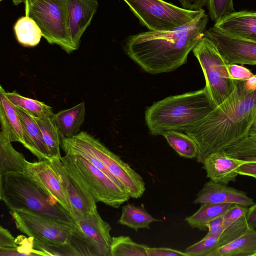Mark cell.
<instances>
[{"mask_svg":"<svg viewBox=\"0 0 256 256\" xmlns=\"http://www.w3.org/2000/svg\"><path fill=\"white\" fill-rule=\"evenodd\" d=\"M248 207L233 204L222 216L224 230L232 223L246 214Z\"/></svg>","mask_w":256,"mask_h":256,"instance_id":"cell-36","label":"cell"},{"mask_svg":"<svg viewBox=\"0 0 256 256\" xmlns=\"http://www.w3.org/2000/svg\"><path fill=\"white\" fill-rule=\"evenodd\" d=\"M28 0H12L13 4L18 6L22 2L24 3Z\"/></svg>","mask_w":256,"mask_h":256,"instance_id":"cell-44","label":"cell"},{"mask_svg":"<svg viewBox=\"0 0 256 256\" xmlns=\"http://www.w3.org/2000/svg\"><path fill=\"white\" fill-rule=\"evenodd\" d=\"M14 30L18 42L26 47L37 46L42 36V30L36 22L27 16L18 19Z\"/></svg>","mask_w":256,"mask_h":256,"instance_id":"cell-27","label":"cell"},{"mask_svg":"<svg viewBox=\"0 0 256 256\" xmlns=\"http://www.w3.org/2000/svg\"><path fill=\"white\" fill-rule=\"evenodd\" d=\"M204 36L216 45L227 64L256 65V42L226 34L214 26Z\"/></svg>","mask_w":256,"mask_h":256,"instance_id":"cell-11","label":"cell"},{"mask_svg":"<svg viewBox=\"0 0 256 256\" xmlns=\"http://www.w3.org/2000/svg\"><path fill=\"white\" fill-rule=\"evenodd\" d=\"M256 120V74L238 81L232 94L207 115L183 132L196 142V159L202 163L210 154L248 136Z\"/></svg>","mask_w":256,"mask_h":256,"instance_id":"cell-1","label":"cell"},{"mask_svg":"<svg viewBox=\"0 0 256 256\" xmlns=\"http://www.w3.org/2000/svg\"><path fill=\"white\" fill-rule=\"evenodd\" d=\"M0 198L10 210H28L76 227L70 212L24 173L11 172L0 176Z\"/></svg>","mask_w":256,"mask_h":256,"instance_id":"cell-4","label":"cell"},{"mask_svg":"<svg viewBox=\"0 0 256 256\" xmlns=\"http://www.w3.org/2000/svg\"><path fill=\"white\" fill-rule=\"evenodd\" d=\"M214 26L230 36L256 42V12H234Z\"/></svg>","mask_w":256,"mask_h":256,"instance_id":"cell-18","label":"cell"},{"mask_svg":"<svg viewBox=\"0 0 256 256\" xmlns=\"http://www.w3.org/2000/svg\"><path fill=\"white\" fill-rule=\"evenodd\" d=\"M182 8L190 10H198L206 4L207 0H178Z\"/></svg>","mask_w":256,"mask_h":256,"instance_id":"cell-41","label":"cell"},{"mask_svg":"<svg viewBox=\"0 0 256 256\" xmlns=\"http://www.w3.org/2000/svg\"><path fill=\"white\" fill-rule=\"evenodd\" d=\"M249 136H250L254 137V138H256V134H252V135H250Z\"/></svg>","mask_w":256,"mask_h":256,"instance_id":"cell-45","label":"cell"},{"mask_svg":"<svg viewBox=\"0 0 256 256\" xmlns=\"http://www.w3.org/2000/svg\"><path fill=\"white\" fill-rule=\"evenodd\" d=\"M254 123H256V122H254Z\"/></svg>","mask_w":256,"mask_h":256,"instance_id":"cell-47","label":"cell"},{"mask_svg":"<svg viewBox=\"0 0 256 256\" xmlns=\"http://www.w3.org/2000/svg\"><path fill=\"white\" fill-rule=\"evenodd\" d=\"M208 16L204 11L174 30H149L130 36L124 46V50L150 74L174 71L186 64L189 53L204 36Z\"/></svg>","mask_w":256,"mask_h":256,"instance_id":"cell-2","label":"cell"},{"mask_svg":"<svg viewBox=\"0 0 256 256\" xmlns=\"http://www.w3.org/2000/svg\"><path fill=\"white\" fill-rule=\"evenodd\" d=\"M192 51L200 64L206 81L204 88L215 108L232 94L238 81L230 78L228 64L208 38H202Z\"/></svg>","mask_w":256,"mask_h":256,"instance_id":"cell-8","label":"cell"},{"mask_svg":"<svg viewBox=\"0 0 256 256\" xmlns=\"http://www.w3.org/2000/svg\"><path fill=\"white\" fill-rule=\"evenodd\" d=\"M7 138L0 134V176L7 173H24L28 161L16 150Z\"/></svg>","mask_w":256,"mask_h":256,"instance_id":"cell-22","label":"cell"},{"mask_svg":"<svg viewBox=\"0 0 256 256\" xmlns=\"http://www.w3.org/2000/svg\"><path fill=\"white\" fill-rule=\"evenodd\" d=\"M18 246L16 238L10 232L2 226L0 227V248L4 250V256H12L13 252Z\"/></svg>","mask_w":256,"mask_h":256,"instance_id":"cell-35","label":"cell"},{"mask_svg":"<svg viewBox=\"0 0 256 256\" xmlns=\"http://www.w3.org/2000/svg\"><path fill=\"white\" fill-rule=\"evenodd\" d=\"M66 2L71 38L77 50L82 36L90 24L98 4V0H66Z\"/></svg>","mask_w":256,"mask_h":256,"instance_id":"cell-16","label":"cell"},{"mask_svg":"<svg viewBox=\"0 0 256 256\" xmlns=\"http://www.w3.org/2000/svg\"><path fill=\"white\" fill-rule=\"evenodd\" d=\"M6 90L0 87V134L4 136L11 142H24L22 126L16 106L7 98Z\"/></svg>","mask_w":256,"mask_h":256,"instance_id":"cell-19","label":"cell"},{"mask_svg":"<svg viewBox=\"0 0 256 256\" xmlns=\"http://www.w3.org/2000/svg\"><path fill=\"white\" fill-rule=\"evenodd\" d=\"M61 158H51L50 160L70 200L72 217L84 216L97 210L96 202Z\"/></svg>","mask_w":256,"mask_h":256,"instance_id":"cell-12","label":"cell"},{"mask_svg":"<svg viewBox=\"0 0 256 256\" xmlns=\"http://www.w3.org/2000/svg\"><path fill=\"white\" fill-rule=\"evenodd\" d=\"M256 230L251 229L230 243L213 251L209 256H255Z\"/></svg>","mask_w":256,"mask_h":256,"instance_id":"cell-23","label":"cell"},{"mask_svg":"<svg viewBox=\"0 0 256 256\" xmlns=\"http://www.w3.org/2000/svg\"><path fill=\"white\" fill-rule=\"evenodd\" d=\"M61 144L84 150L98 158L120 182L130 198H140L145 192L146 184L142 176L86 132H80L70 138H62Z\"/></svg>","mask_w":256,"mask_h":256,"instance_id":"cell-6","label":"cell"},{"mask_svg":"<svg viewBox=\"0 0 256 256\" xmlns=\"http://www.w3.org/2000/svg\"><path fill=\"white\" fill-rule=\"evenodd\" d=\"M10 214L20 231L46 244H69L76 228L26 210H10Z\"/></svg>","mask_w":256,"mask_h":256,"instance_id":"cell-10","label":"cell"},{"mask_svg":"<svg viewBox=\"0 0 256 256\" xmlns=\"http://www.w3.org/2000/svg\"><path fill=\"white\" fill-rule=\"evenodd\" d=\"M158 221V220L152 216L143 206L128 203L122 208L118 223L137 232L140 229L149 230L152 222Z\"/></svg>","mask_w":256,"mask_h":256,"instance_id":"cell-25","label":"cell"},{"mask_svg":"<svg viewBox=\"0 0 256 256\" xmlns=\"http://www.w3.org/2000/svg\"><path fill=\"white\" fill-rule=\"evenodd\" d=\"M246 219L249 227L256 230V202L248 208Z\"/></svg>","mask_w":256,"mask_h":256,"instance_id":"cell-42","label":"cell"},{"mask_svg":"<svg viewBox=\"0 0 256 256\" xmlns=\"http://www.w3.org/2000/svg\"><path fill=\"white\" fill-rule=\"evenodd\" d=\"M224 152L232 158L256 162V138L248 136L230 145Z\"/></svg>","mask_w":256,"mask_h":256,"instance_id":"cell-31","label":"cell"},{"mask_svg":"<svg viewBox=\"0 0 256 256\" xmlns=\"http://www.w3.org/2000/svg\"><path fill=\"white\" fill-rule=\"evenodd\" d=\"M251 229L247 223L246 215L242 216L229 225L219 235V248L233 241Z\"/></svg>","mask_w":256,"mask_h":256,"instance_id":"cell-32","label":"cell"},{"mask_svg":"<svg viewBox=\"0 0 256 256\" xmlns=\"http://www.w3.org/2000/svg\"><path fill=\"white\" fill-rule=\"evenodd\" d=\"M54 115L34 118L41 131L44 141L51 158H61V137L54 118Z\"/></svg>","mask_w":256,"mask_h":256,"instance_id":"cell-26","label":"cell"},{"mask_svg":"<svg viewBox=\"0 0 256 256\" xmlns=\"http://www.w3.org/2000/svg\"><path fill=\"white\" fill-rule=\"evenodd\" d=\"M8 100L17 107L34 118H40L54 114L52 108L43 102L21 96L15 90L5 92Z\"/></svg>","mask_w":256,"mask_h":256,"instance_id":"cell-28","label":"cell"},{"mask_svg":"<svg viewBox=\"0 0 256 256\" xmlns=\"http://www.w3.org/2000/svg\"><path fill=\"white\" fill-rule=\"evenodd\" d=\"M148 256H188L184 252L168 248H146Z\"/></svg>","mask_w":256,"mask_h":256,"instance_id":"cell-38","label":"cell"},{"mask_svg":"<svg viewBox=\"0 0 256 256\" xmlns=\"http://www.w3.org/2000/svg\"><path fill=\"white\" fill-rule=\"evenodd\" d=\"M208 16L215 23L234 12L233 0H207Z\"/></svg>","mask_w":256,"mask_h":256,"instance_id":"cell-34","label":"cell"},{"mask_svg":"<svg viewBox=\"0 0 256 256\" xmlns=\"http://www.w3.org/2000/svg\"><path fill=\"white\" fill-rule=\"evenodd\" d=\"M85 114L84 102L54 114V120L61 138H70L76 135L84 122Z\"/></svg>","mask_w":256,"mask_h":256,"instance_id":"cell-21","label":"cell"},{"mask_svg":"<svg viewBox=\"0 0 256 256\" xmlns=\"http://www.w3.org/2000/svg\"><path fill=\"white\" fill-rule=\"evenodd\" d=\"M246 162L228 156L223 150L210 154L202 164L210 180L228 184L236 180L238 168Z\"/></svg>","mask_w":256,"mask_h":256,"instance_id":"cell-17","label":"cell"},{"mask_svg":"<svg viewBox=\"0 0 256 256\" xmlns=\"http://www.w3.org/2000/svg\"><path fill=\"white\" fill-rule=\"evenodd\" d=\"M219 235L205 236L200 241L186 248L184 252L188 256H209L219 248Z\"/></svg>","mask_w":256,"mask_h":256,"instance_id":"cell-33","label":"cell"},{"mask_svg":"<svg viewBox=\"0 0 256 256\" xmlns=\"http://www.w3.org/2000/svg\"><path fill=\"white\" fill-rule=\"evenodd\" d=\"M54 196L72 216V208L50 160L28 162L24 172Z\"/></svg>","mask_w":256,"mask_h":256,"instance_id":"cell-14","label":"cell"},{"mask_svg":"<svg viewBox=\"0 0 256 256\" xmlns=\"http://www.w3.org/2000/svg\"><path fill=\"white\" fill-rule=\"evenodd\" d=\"M214 108L204 88L154 102L146 110L144 119L150 134L158 136L170 130L183 132Z\"/></svg>","mask_w":256,"mask_h":256,"instance_id":"cell-3","label":"cell"},{"mask_svg":"<svg viewBox=\"0 0 256 256\" xmlns=\"http://www.w3.org/2000/svg\"><path fill=\"white\" fill-rule=\"evenodd\" d=\"M238 174L246 176L256 179V162L247 161L236 170Z\"/></svg>","mask_w":256,"mask_h":256,"instance_id":"cell-40","label":"cell"},{"mask_svg":"<svg viewBox=\"0 0 256 256\" xmlns=\"http://www.w3.org/2000/svg\"><path fill=\"white\" fill-rule=\"evenodd\" d=\"M150 31L172 30L191 22L205 10H190L163 0H122Z\"/></svg>","mask_w":256,"mask_h":256,"instance_id":"cell-9","label":"cell"},{"mask_svg":"<svg viewBox=\"0 0 256 256\" xmlns=\"http://www.w3.org/2000/svg\"><path fill=\"white\" fill-rule=\"evenodd\" d=\"M228 68L230 78L236 81L247 80L254 74L249 69L238 64H228Z\"/></svg>","mask_w":256,"mask_h":256,"instance_id":"cell-37","label":"cell"},{"mask_svg":"<svg viewBox=\"0 0 256 256\" xmlns=\"http://www.w3.org/2000/svg\"><path fill=\"white\" fill-rule=\"evenodd\" d=\"M147 246L134 242L128 236L112 237L110 256H148Z\"/></svg>","mask_w":256,"mask_h":256,"instance_id":"cell-30","label":"cell"},{"mask_svg":"<svg viewBox=\"0 0 256 256\" xmlns=\"http://www.w3.org/2000/svg\"><path fill=\"white\" fill-rule=\"evenodd\" d=\"M16 108L23 128L24 142L22 145L39 160H50L48 150L34 118L24 110Z\"/></svg>","mask_w":256,"mask_h":256,"instance_id":"cell-20","label":"cell"},{"mask_svg":"<svg viewBox=\"0 0 256 256\" xmlns=\"http://www.w3.org/2000/svg\"><path fill=\"white\" fill-rule=\"evenodd\" d=\"M206 227L208 232L206 236L220 235L224 230L222 216L217 218L209 222Z\"/></svg>","mask_w":256,"mask_h":256,"instance_id":"cell-39","label":"cell"},{"mask_svg":"<svg viewBox=\"0 0 256 256\" xmlns=\"http://www.w3.org/2000/svg\"><path fill=\"white\" fill-rule=\"evenodd\" d=\"M256 134V123H254L252 126L248 134V136Z\"/></svg>","mask_w":256,"mask_h":256,"instance_id":"cell-43","label":"cell"},{"mask_svg":"<svg viewBox=\"0 0 256 256\" xmlns=\"http://www.w3.org/2000/svg\"><path fill=\"white\" fill-rule=\"evenodd\" d=\"M193 203L232 204L248 208L254 202L243 191L210 180L205 182L197 194Z\"/></svg>","mask_w":256,"mask_h":256,"instance_id":"cell-15","label":"cell"},{"mask_svg":"<svg viewBox=\"0 0 256 256\" xmlns=\"http://www.w3.org/2000/svg\"><path fill=\"white\" fill-rule=\"evenodd\" d=\"M62 160L96 202L118 208L130 198L126 189L112 180L79 153L64 150Z\"/></svg>","mask_w":256,"mask_h":256,"instance_id":"cell-5","label":"cell"},{"mask_svg":"<svg viewBox=\"0 0 256 256\" xmlns=\"http://www.w3.org/2000/svg\"><path fill=\"white\" fill-rule=\"evenodd\" d=\"M162 135L179 156L186 158H196L197 146L188 135L174 130L166 131Z\"/></svg>","mask_w":256,"mask_h":256,"instance_id":"cell-29","label":"cell"},{"mask_svg":"<svg viewBox=\"0 0 256 256\" xmlns=\"http://www.w3.org/2000/svg\"></svg>","mask_w":256,"mask_h":256,"instance_id":"cell-48","label":"cell"},{"mask_svg":"<svg viewBox=\"0 0 256 256\" xmlns=\"http://www.w3.org/2000/svg\"><path fill=\"white\" fill-rule=\"evenodd\" d=\"M78 234L96 250L98 256H110L112 227L96 210L84 216H73Z\"/></svg>","mask_w":256,"mask_h":256,"instance_id":"cell-13","label":"cell"},{"mask_svg":"<svg viewBox=\"0 0 256 256\" xmlns=\"http://www.w3.org/2000/svg\"><path fill=\"white\" fill-rule=\"evenodd\" d=\"M25 16L32 18L50 44L60 46L68 54L76 50L72 42L66 0H28Z\"/></svg>","mask_w":256,"mask_h":256,"instance_id":"cell-7","label":"cell"},{"mask_svg":"<svg viewBox=\"0 0 256 256\" xmlns=\"http://www.w3.org/2000/svg\"><path fill=\"white\" fill-rule=\"evenodd\" d=\"M2 0H0V2H2Z\"/></svg>","mask_w":256,"mask_h":256,"instance_id":"cell-46","label":"cell"},{"mask_svg":"<svg viewBox=\"0 0 256 256\" xmlns=\"http://www.w3.org/2000/svg\"><path fill=\"white\" fill-rule=\"evenodd\" d=\"M233 204H202L199 209L184 220L192 228L200 230H208L206 225L214 219L222 216Z\"/></svg>","mask_w":256,"mask_h":256,"instance_id":"cell-24","label":"cell"}]
</instances>
